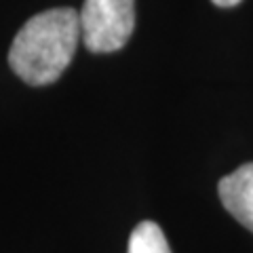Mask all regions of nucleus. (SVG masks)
I'll return each instance as SVG.
<instances>
[{
	"label": "nucleus",
	"instance_id": "nucleus-1",
	"mask_svg": "<svg viewBox=\"0 0 253 253\" xmlns=\"http://www.w3.org/2000/svg\"><path fill=\"white\" fill-rule=\"evenodd\" d=\"M81 34V17L74 9H51L34 15L23 26L9 51L13 72L23 83L51 84L70 66Z\"/></svg>",
	"mask_w": 253,
	"mask_h": 253
},
{
	"label": "nucleus",
	"instance_id": "nucleus-2",
	"mask_svg": "<svg viewBox=\"0 0 253 253\" xmlns=\"http://www.w3.org/2000/svg\"><path fill=\"white\" fill-rule=\"evenodd\" d=\"M83 42L91 53H112L129 42L135 28V0H84Z\"/></svg>",
	"mask_w": 253,
	"mask_h": 253
},
{
	"label": "nucleus",
	"instance_id": "nucleus-3",
	"mask_svg": "<svg viewBox=\"0 0 253 253\" xmlns=\"http://www.w3.org/2000/svg\"><path fill=\"white\" fill-rule=\"evenodd\" d=\"M217 192L228 213L253 232V163L226 175L219 181Z\"/></svg>",
	"mask_w": 253,
	"mask_h": 253
},
{
	"label": "nucleus",
	"instance_id": "nucleus-5",
	"mask_svg": "<svg viewBox=\"0 0 253 253\" xmlns=\"http://www.w3.org/2000/svg\"><path fill=\"white\" fill-rule=\"evenodd\" d=\"M213 4H217V6H224V9H228V6H234V4H239L241 0H211Z\"/></svg>",
	"mask_w": 253,
	"mask_h": 253
},
{
	"label": "nucleus",
	"instance_id": "nucleus-4",
	"mask_svg": "<svg viewBox=\"0 0 253 253\" xmlns=\"http://www.w3.org/2000/svg\"><path fill=\"white\" fill-rule=\"evenodd\" d=\"M126 253H171L165 232L154 221H141L135 226Z\"/></svg>",
	"mask_w": 253,
	"mask_h": 253
}]
</instances>
